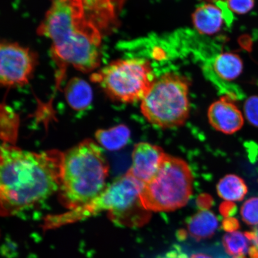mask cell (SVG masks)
I'll list each match as a JSON object with an SVG mask.
<instances>
[{"instance_id":"21","label":"cell","mask_w":258,"mask_h":258,"mask_svg":"<svg viewBox=\"0 0 258 258\" xmlns=\"http://www.w3.org/2000/svg\"><path fill=\"white\" fill-rule=\"evenodd\" d=\"M227 5L235 14L244 15L252 9L254 0H227Z\"/></svg>"},{"instance_id":"7","label":"cell","mask_w":258,"mask_h":258,"mask_svg":"<svg viewBox=\"0 0 258 258\" xmlns=\"http://www.w3.org/2000/svg\"><path fill=\"white\" fill-rule=\"evenodd\" d=\"M90 79L109 98L122 103L142 101L156 80L150 63L141 58L115 60L93 73Z\"/></svg>"},{"instance_id":"20","label":"cell","mask_w":258,"mask_h":258,"mask_svg":"<svg viewBox=\"0 0 258 258\" xmlns=\"http://www.w3.org/2000/svg\"><path fill=\"white\" fill-rule=\"evenodd\" d=\"M244 112L249 123L258 127V96H251L246 100Z\"/></svg>"},{"instance_id":"16","label":"cell","mask_w":258,"mask_h":258,"mask_svg":"<svg viewBox=\"0 0 258 258\" xmlns=\"http://www.w3.org/2000/svg\"><path fill=\"white\" fill-rule=\"evenodd\" d=\"M217 189L221 198L230 202L243 201L248 191L244 180L233 174L222 177L218 183Z\"/></svg>"},{"instance_id":"27","label":"cell","mask_w":258,"mask_h":258,"mask_svg":"<svg viewBox=\"0 0 258 258\" xmlns=\"http://www.w3.org/2000/svg\"><path fill=\"white\" fill-rule=\"evenodd\" d=\"M186 234L187 233L186 231L183 230H179V231H177V237L178 238L179 240H183L186 238Z\"/></svg>"},{"instance_id":"23","label":"cell","mask_w":258,"mask_h":258,"mask_svg":"<svg viewBox=\"0 0 258 258\" xmlns=\"http://www.w3.org/2000/svg\"><path fill=\"white\" fill-rule=\"evenodd\" d=\"M222 227L228 233H231L239 228V222L237 219L234 218H227L222 222Z\"/></svg>"},{"instance_id":"4","label":"cell","mask_w":258,"mask_h":258,"mask_svg":"<svg viewBox=\"0 0 258 258\" xmlns=\"http://www.w3.org/2000/svg\"><path fill=\"white\" fill-rule=\"evenodd\" d=\"M109 164L102 148L90 139L63 153L59 201L73 210L88 205L108 185Z\"/></svg>"},{"instance_id":"28","label":"cell","mask_w":258,"mask_h":258,"mask_svg":"<svg viewBox=\"0 0 258 258\" xmlns=\"http://www.w3.org/2000/svg\"><path fill=\"white\" fill-rule=\"evenodd\" d=\"M190 258H213L211 256L208 255V254L203 253H197L194 254Z\"/></svg>"},{"instance_id":"10","label":"cell","mask_w":258,"mask_h":258,"mask_svg":"<svg viewBox=\"0 0 258 258\" xmlns=\"http://www.w3.org/2000/svg\"><path fill=\"white\" fill-rule=\"evenodd\" d=\"M210 124L222 133L231 135L243 127V114L227 97H222L213 103L208 110Z\"/></svg>"},{"instance_id":"1","label":"cell","mask_w":258,"mask_h":258,"mask_svg":"<svg viewBox=\"0 0 258 258\" xmlns=\"http://www.w3.org/2000/svg\"><path fill=\"white\" fill-rule=\"evenodd\" d=\"M63 153L31 152L3 143L0 156V205L3 217H11L46 201L59 191Z\"/></svg>"},{"instance_id":"13","label":"cell","mask_w":258,"mask_h":258,"mask_svg":"<svg viewBox=\"0 0 258 258\" xmlns=\"http://www.w3.org/2000/svg\"><path fill=\"white\" fill-rule=\"evenodd\" d=\"M188 233L196 241L208 239L213 236L218 227L217 217L208 209H201L186 221Z\"/></svg>"},{"instance_id":"12","label":"cell","mask_w":258,"mask_h":258,"mask_svg":"<svg viewBox=\"0 0 258 258\" xmlns=\"http://www.w3.org/2000/svg\"><path fill=\"white\" fill-rule=\"evenodd\" d=\"M225 17L220 8L207 4L200 6L192 16L194 25L200 33L212 35L221 30Z\"/></svg>"},{"instance_id":"17","label":"cell","mask_w":258,"mask_h":258,"mask_svg":"<svg viewBox=\"0 0 258 258\" xmlns=\"http://www.w3.org/2000/svg\"><path fill=\"white\" fill-rule=\"evenodd\" d=\"M215 72L222 79L232 81L240 75L243 69V61L233 53H223L215 58Z\"/></svg>"},{"instance_id":"14","label":"cell","mask_w":258,"mask_h":258,"mask_svg":"<svg viewBox=\"0 0 258 258\" xmlns=\"http://www.w3.org/2000/svg\"><path fill=\"white\" fill-rule=\"evenodd\" d=\"M64 96L68 104L74 110H86L92 102V89L85 80L74 77L68 82L64 88Z\"/></svg>"},{"instance_id":"19","label":"cell","mask_w":258,"mask_h":258,"mask_svg":"<svg viewBox=\"0 0 258 258\" xmlns=\"http://www.w3.org/2000/svg\"><path fill=\"white\" fill-rule=\"evenodd\" d=\"M241 215L245 223L258 225V197H254L244 202L241 208Z\"/></svg>"},{"instance_id":"2","label":"cell","mask_w":258,"mask_h":258,"mask_svg":"<svg viewBox=\"0 0 258 258\" xmlns=\"http://www.w3.org/2000/svg\"><path fill=\"white\" fill-rule=\"evenodd\" d=\"M50 1L37 32L51 41L59 83L68 66L83 73L92 72L99 66L102 32L89 20L82 0Z\"/></svg>"},{"instance_id":"3","label":"cell","mask_w":258,"mask_h":258,"mask_svg":"<svg viewBox=\"0 0 258 258\" xmlns=\"http://www.w3.org/2000/svg\"><path fill=\"white\" fill-rule=\"evenodd\" d=\"M144 186V183L126 172L108 184L104 192L88 205L62 214L47 216L44 229L74 223L105 211L119 227H143L151 217V212L144 208L141 199Z\"/></svg>"},{"instance_id":"25","label":"cell","mask_w":258,"mask_h":258,"mask_svg":"<svg viewBox=\"0 0 258 258\" xmlns=\"http://www.w3.org/2000/svg\"><path fill=\"white\" fill-rule=\"evenodd\" d=\"M247 237L251 241V243L258 248V226L254 229L253 231L245 233Z\"/></svg>"},{"instance_id":"6","label":"cell","mask_w":258,"mask_h":258,"mask_svg":"<svg viewBox=\"0 0 258 258\" xmlns=\"http://www.w3.org/2000/svg\"><path fill=\"white\" fill-rule=\"evenodd\" d=\"M189 81L173 73L154 81L141 101V109L147 120L161 128L180 126L189 113Z\"/></svg>"},{"instance_id":"9","label":"cell","mask_w":258,"mask_h":258,"mask_svg":"<svg viewBox=\"0 0 258 258\" xmlns=\"http://www.w3.org/2000/svg\"><path fill=\"white\" fill-rule=\"evenodd\" d=\"M165 155L157 145L138 143L134 147L132 165L127 172L145 185L156 173Z\"/></svg>"},{"instance_id":"26","label":"cell","mask_w":258,"mask_h":258,"mask_svg":"<svg viewBox=\"0 0 258 258\" xmlns=\"http://www.w3.org/2000/svg\"><path fill=\"white\" fill-rule=\"evenodd\" d=\"M250 258H258V248L253 245L249 250Z\"/></svg>"},{"instance_id":"8","label":"cell","mask_w":258,"mask_h":258,"mask_svg":"<svg viewBox=\"0 0 258 258\" xmlns=\"http://www.w3.org/2000/svg\"><path fill=\"white\" fill-rule=\"evenodd\" d=\"M0 83L7 88L24 86L30 82L38 62L36 53L16 43L0 46Z\"/></svg>"},{"instance_id":"24","label":"cell","mask_w":258,"mask_h":258,"mask_svg":"<svg viewBox=\"0 0 258 258\" xmlns=\"http://www.w3.org/2000/svg\"><path fill=\"white\" fill-rule=\"evenodd\" d=\"M221 212L225 217L228 218L229 216L233 215L236 212V207L233 203L227 202L224 203V206H221Z\"/></svg>"},{"instance_id":"18","label":"cell","mask_w":258,"mask_h":258,"mask_svg":"<svg viewBox=\"0 0 258 258\" xmlns=\"http://www.w3.org/2000/svg\"><path fill=\"white\" fill-rule=\"evenodd\" d=\"M225 250L231 258H247L252 243L245 233L234 231L226 234L222 240Z\"/></svg>"},{"instance_id":"22","label":"cell","mask_w":258,"mask_h":258,"mask_svg":"<svg viewBox=\"0 0 258 258\" xmlns=\"http://www.w3.org/2000/svg\"><path fill=\"white\" fill-rule=\"evenodd\" d=\"M157 258H189L188 254L184 252L181 247L179 245H174L172 249L165 254L157 257Z\"/></svg>"},{"instance_id":"11","label":"cell","mask_w":258,"mask_h":258,"mask_svg":"<svg viewBox=\"0 0 258 258\" xmlns=\"http://www.w3.org/2000/svg\"><path fill=\"white\" fill-rule=\"evenodd\" d=\"M87 16L100 31L115 27L117 12L125 0H82Z\"/></svg>"},{"instance_id":"5","label":"cell","mask_w":258,"mask_h":258,"mask_svg":"<svg viewBox=\"0 0 258 258\" xmlns=\"http://www.w3.org/2000/svg\"><path fill=\"white\" fill-rule=\"evenodd\" d=\"M193 176L184 160L166 154L159 169L145 183L141 199L150 212L174 211L185 206L192 193Z\"/></svg>"},{"instance_id":"15","label":"cell","mask_w":258,"mask_h":258,"mask_svg":"<svg viewBox=\"0 0 258 258\" xmlns=\"http://www.w3.org/2000/svg\"><path fill=\"white\" fill-rule=\"evenodd\" d=\"M131 131L124 124L118 125L109 129H100L96 132L97 142L106 150L116 151L121 149L128 143Z\"/></svg>"}]
</instances>
